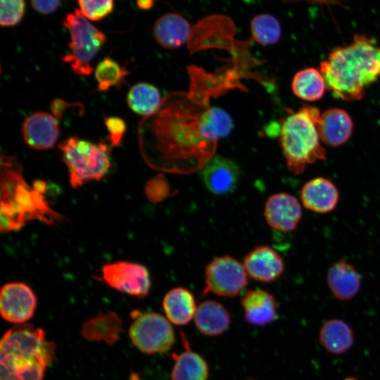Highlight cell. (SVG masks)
<instances>
[{
    "instance_id": "1",
    "label": "cell",
    "mask_w": 380,
    "mask_h": 380,
    "mask_svg": "<svg viewBox=\"0 0 380 380\" xmlns=\"http://www.w3.org/2000/svg\"><path fill=\"white\" fill-rule=\"evenodd\" d=\"M319 70L334 96L359 101L380 78V46L373 38L355 34L351 43L332 50Z\"/></svg>"
},
{
    "instance_id": "2",
    "label": "cell",
    "mask_w": 380,
    "mask_h": 380,
    "mask_svg": "<svg viewBox=\"0 0 380 380\" xmlns=\"http://www.w3.org/2000/svg\"><path fill=\"white\" fill-rule=\"evenodd\" d=\"M44 182L30 186L23 175V167L14 156H1V231L18 230L27 222L39 220L52 224L61 216L49 206L44 194Z\"/></svg>"
},
{
    "instance_id": "3",
    "label": "cell",
    "mask_w": 380,
    "mask_h": 380,
    "mask_svg": "<svg viewBox=\"0 0 380 380\" xmlns=\"http://www.w3.org/2000/svg\"><path fill=\"white\" fill-rule=\"evenodd\" d=\"M56 357V345L32 324H18L0 342V380H43Z\"/></svg>"
},
{
    "instance_id": "4",
    "label": "cell",
    "mask_w": 380,
    "mask_h": 380,
    "mask_svg": "<svg viewBox=\"0 0 380 380\" xmlns=\"http://www.w3.org/2000/svg\"><path fill=\"white\" fill-rule=\"evenodd\" d=\"M320 116L317 108L305 105L281 122L279 144L287 168L293 174L300 175L308 165L326 159L318 132Z\"/></svg>"
},
{
    "instance_id": "5",
    "label": "cell",
    "mask_w": 380,
    "mask_h": 380,
    "mask_svg": "<svg viewBox=\"0 0 380 380\" xmlns=\"http://www.w3.org/2000/svg\"><path fill=\"white\" fill-rule=\"evenodd\" d=\"M58 149L74 189L100 180L111 165L109 148L103 143L95 144L73 136L60 143Z\"/></svg>"
},
{
    "instance_id": "6",
    "label": "cell",
    "mask_w": 380,
    "mask_h": 380,
    "mask_svg": "<svg viewBox=\"0 0 380 380\" xmlns=\"http://www.w3.org/2000/svg\"><path fill=\"white\" fill-rule=\"evenodd\" d=\"M63 23L69 31L70 41V53L64 56L62 61L69 64L75 74L90 75L94 71L91 61L106 42V35L79 10L68 14Z\"/></svg>"
},
{
    "instance_id": "7",
    "label": "cell",
    "mask_w": 380,
    "mask_h": 380,
    "mask_svg": "<svg viewBox=\"0 0 380 380\" xmlns=\"http://www.w3.org/2000/svg\"><path fill=\"white\" fill-rule=\"evenodd\" d=\"M129 335L135 347L146 354L164 353L174 346L176 338L172 323L154 312H132Z\"/></svg>"
},
{
    "instance_id": "8",
    "label": "cell",
    "mask_w": 380,
    "mask_h": 380,
    "mask_svg": "<svg viewBox=\"0 0 380 380\" xmlns=\"http://www.w3.org/2000/svg\"><path fill=\"white\" fill-rule=\"evenodd\" d=\"M203 293L228 298L241 293L247 286V272L243 264L229 255L217 257L205 270Z\"/></svg>"
},
{
    "instance_id": "9",
    "label": "cell",
    "mask_w": 380,
    "mask_h": 380,
    "mask_svg": "<svg viewBox=\"0 0 380 380\" xmlns=\"http://www.w3.org/2000/svg\"><path fill=\"white\" fill-rule=\"evenodd\" d=\"M101 279L112 289L139 298L148 296L151 287L148 269L129 261L104 264Z\"/></svg>"
},
{
    "instance_id": "10",
    "label": "cell",
    "mask_w": 380,
    "mask_h": 380,
    "mask_svg": "<svg viewBox=\"0 0 380 380\" xmlns=\"http://www.w3.org/2000/svg\"><path fill=\"white\" fill-rule=\"evenodd\" d=\"M37 308V298L32 289L22 282L4 284L0 293V312L8 322L23 324L31 319Z\"/></svg>"
},
{
    "instance_id": "11",
    "label": "cell",
    "mask_w": 380,
    "mask_h": 380,
    "mask_svg": "<svg viewBox=\"0 0 380 380\" xmlns=\"http://www.w3.org/2000/svg\"><path fill=\"white\" fill-rule=\"evenodd\" d=\"M203 185L215 194L233 192L239 184L241 171L232 160L215 156L208 160L200 172Z\"/></svg>"
},
{
    "instance_id": "12",
    "label": "cell",
    "mask_w": 380,
    "mask_h": 380,
    "mask_svg": "<svg viewBox=\"0 0 380 380\" xmlns=\"http://www.w3.org/2000/svg\"><path fill=\"white\" fill-rule=\"evenodd\" d=\"M303 215L298 200L286 193H277L270 196L265 205V217L273 229L281 232L295 230Z\"/></svg>"
},
{
    "instance_id": "13",
    "label": "cell",
    "mask_w": 380,
    "mask_h": 380,
    "mask_svg": "<svg viewBox=\"0 0 380 380\" xmlns=\"http://www.w3.org/2000/svg\"><path fill=\"white\" fill-rule=\"evenodd\" d=\"M22 134L25 142L32 148L47 150L55 145L59 137V125L52 115L37 111L25 118Z\"/></svg>"
},
{
    "instance_id": "14",
    "label": "cell",
    "mask_w": 380,
    "mask_h": 380,
    "mask_svg": "<svg viewBox=\"0 0 380 380\" xmlns=\"http://www.w3.org/2000/svg\"><path fill=\"white\" fill-rule=\"evenodd\" d=\"M243 266L247 274L261 282H272L279 278L284 272L283 258L268 246H258L244 258Z\"/></svg>"
},
{
    "instance_id": "15",
    "label": "cell",
    "mask_w": 380,
    "mask_h": 380,
    "mask_svg": "<svg viewBox=\"0 0 380 380\" xmlns=\"http://www.w3.org/2000/svg\"><path fill=\"white\" fill-rule=\"evenodd\" d=\"M303 206L314 213L325 214L332 212L339 201V192L335 184L322 177L307 182L300 191Z\"/></svg>"
},
{
    "instance_id": "16",
    "label": "cell",
    "mask_w": 380,
    "mask_h": 380,
    "mask_svg": "<svg viewBox=\"0 0 380 380\" xmlns=\"http://www.w3.org/2000/svg\"><path fill=\"white\" fill-rule=\"evenodd\" d=\"M353 121L343 109L332 108L321 113L318 132L324 144L337 147L346 143L353 132Z\"/></svg>"
},
{
    "instance_id": "17",
    "label": "cell",
    "mask_w": 380,
    "mask_h": 380,
    "mask_svg": "<svg viewBox=\"0 0 380 380\" xmlns=\"http://www.w3.org/2000/svg\"><path fill=\"white\" fill-rule=\"evenodd\" d=\"M192 26L182 15L167 13L160 16L153 27V35L157 43L168 49L179 48L189 42Z\"/></svg>"
},
{
    "instance_id": "18",
    "label": "cell",
    "mask_w": 380,
    "mask_h": 380,
    "mask_svg": "<svg viewBox=\"0 0 380 380\" xmlns=\"http://www.w3.org/2000/svg\"><path fill=\"white\" fill-rule=\"evenodd\" d=\"M327 281L334 297L341 301H346L357 294L361 288L362 278L352 263L341 259L329 268Z\"/></svg>"
},
{
    "instance_id": "19",
    "label": "cell",
    "mask_w": 380,
    "mask_h": 380,
    "mask_svg": "<svg viewBox=\"0 0 380 380\" xmlns=\"http://www.w3.org/2000/svg\"><path fill=\"white\" fill-rule=\"evenodd\" d=\"M241 306L246 322L252 325L264 326L277 317V304L272 294L262 289H249L245 292Z\"/></svg>"
},
{
    "instance_id": "20",
    "label": "cell",
    "mask_w": 380,
    "mask_h": 380,
    "mask_svg": "<svg viewBox=\"0 0 380 380\" xmlns=\"http://www.w3.org/2000/svg\"><path fill=\"white\" fill-rule=\"evenodd\" d=\"M194 320L196 327L201 334L215 336L223 334L229 329L231 317L223 305L208 300L197 306Z\"/></svg>"
},
{
    "instance_id": "21",
    "label": "cell",
    "mask_w": 380,
    "mask_h": 380,
    "mask_svg": "<svg viewBox=\"0 0 380 380\" xmlns=\"http://www.w3.org/2000/svg\"><path fill=\"white\" fill-rule=\"evenodd\" d=\"M123 331L122 320L114 312H100L84 323L81 334L89 341H103L113 345Z\"/></svg>"
},
{
    "instance_id": "22",
    "label": "cell",
    "mask_w": 380,
    "mask_h": 380,
    "mask_svg": "<svg viewBox=\"0 0 380 380\" xmlns=\"http://www.w3.org/2000/svg\"><path fill=\"white\" fill-rule=\"evenodd\" d=\"M182 337L185 349L172 355L174 364L170 374L171 380H208L209 368L207 362L198 353L191 350L184 334H182Z\"/></svg>"
},
{
    "instance_id": "23",
    "label": "cell",
    "mask_w": 380,
    "mask_h": 380,
    "mask_svg": "<svg viewBox=\"0 0 380 380\" xmlns=\"http://www.w3.org/2000/svg\"><path fill=\"white\" fill-rule=\"evenodd\" d=\"M163 308L167 319L179 326L190 322L197 309L194 295L183 287L169 291L163 298Z\"/></svg>"
},
{
    "instance_id": "24",
    "label": "cell",
    "mask_w": 380,
    "mask_h": 380,
    "mask_svg": "<svg viewBox=\"0 0 380 380\" xmlns=\"http://www.w3.org/2000/svg\"><path fill=\"white\" fill-rule=\"evenodd\" d=\"M319 341L326 350L340 355L350 349L355 336L352 328L346 322L339 319H330L321 327Z\"/></svg>"
},
{
    "instance_id": "25",
    "label": "cell",
    "mask_w": 380,
    "mask_h": 380,
    "mask_svg": "<svg viewBox=\"0 0 380 380\" xmlns=\"http://www.w3.org/2000/svg\"><path fill=\"white\" fill-rule=\"evenodd\" d=\"M234 127L230 115L218 107H210L199 118L198 132L204 142L215 143L228 136Z\"/></svg>"
},
{
    "instance_id": "26",
    "label": "cell",
    "mask_w": 380,
    "mask_h": 380,
    "mask_svg": "<svg viewBox=\"0 0 380 380\" xmlns=\"http://www.w3.org/2000/svg\"><path fill=\"white\" fill-rule=\"evenodd\" d=\"M327 84L319 70L307 68L298 71L291 82V89L298 98L307 101H316L322 98Z\"/></svg>"
},
{
    "instance_id": "27",
    "label": "cell",
    "mask_w": 380,
    "mask_h": 380,
    "mask_svg": "<svg viewBox=\"0 0 380 380\" xmlns=\"http://www.w3.org/2000/svg\"><path fill=\"white\" fill-rule=\"evenodd\" d=\"M127 102L133 112L148 117L155 113L161 106L160 93L153 84L139 82L129 89Z\"/></svg>"
},
{
    "instance_id": "28",
    "label": "cell",
    "mask_w": 380,
    "mask_h": 380,
    "mask_svg": "<svg viewBox=\"0 0 380 380\" xmlns=\"http://www.w3.org/2000/svg\"><path fill=\"white\" fill-rule=\"evenodd\" d=\"M250 27L253 41L262 46L276 44L281 36L280 23L270 14L255 15L251 21Z\"/></svg>"
},
{
    "instance_id": "29",
    "label": "cell",
    "mask_w": 380,
    "mask_h": 380,
    "mask_svg": "<svg viewBox=\"0 0 380 380\" xmlns=\"http://www.w3.org/2000/svg\"><path fill=\"white\" fill-rule=\"evenodd\" d=\"M127 74V70L122 68L115 61L109 57L104 58L97 64L95 69L98 90L108 91L113 86L118 84Z\"/></svg>"
},
{
    "instance_id": "30",
    "label": "cell",
    "mask_w": 380,
    "mask_h": 380,
    "mask_svg": "<svg viewBox=\"0 0 380 380\" xmlns=\"http://www.w3.org/2000/svg\"><path fill=\"white\" fill-rule=\"evenodd\" d=\"M80 11L91 20H99L110 14L113 9V0H77Z\"/></svg>"
},
{
    "instance_id": "31",
    "label": "cell",
    "mask_w": 380,
    "mask_h": 380,
    "mask_svg": "<svg viewBox=\"0 0 380 380\" xmlns=\"http://www.w3.org/2000/svg\"><path fill=\"white\" fill-rule=\"evenodd\" d=\"M0 24L11 27L18 24L25 10V0H0Z\"/></svg>"
},
{
    "instance_id": "32",
    "label": "cell",
    "mask_w": 380,
    "mask_h": 380,
    "mask_svg": "<svg viewBox=\"0 0 380 380\" xmlns=\"http://www.w3.org/2000/svg\"><path fill=\"white\" fill-rule=\"evenodd\" d=\"M145 194L152 202L162 201L170 194V184L163 175H157L146 182Z\"/></svg>"
},
{
    "instance_id": "33",
    "label": "cell",
    "mask_w": 380,
    "mask_h": 380,
    "mask_svg": "<svg viewBox=\"0 0 380 380\" xmlns=\"http://www.w3.org/2000/svg\"><path fill=\"white\" fill-rule=\"evenodd\" d=\"M104 122L109 132L108 138L111 145L120 146L127 129L125 120L119 117L110 116L105 118Z\"/></svg>"
},
{
    "instance_id": "34",
    "label": "cell",
    "mask_w": 380,
    "mask_h": 380,
    "mask_svg": "<svg viewBox=\"0 0 380 380\" xmlns=\"http://www.w3.org/2000/svg\"><path fill=\"white\" fill-rule=\"evenodd\" d=\"M34 10L42 14L53 12L59 6L61 0H30Z\"/></svg>"
},
{
    "instance_id": "35",
    "label": "cell",
    "mask_w": 380,
    "mask_h": 380,
    "mask_svg": "<svg viewBox=\"0 0 380 380\" xmlns=\"http://www.w3.org/2000/svg\"><path fill=\"white\" fill-rule=\"evenodd\" d=\"M137 4L140 9L148 10L154 5V0H137Z\"/></svg>"
},
{
    "instance_id": "36",
    "label": "cell",
    "mask_w": 380,
    "mask_h": 380,
    "mask_svg": "<svg viewBox=\"0 0 380 380\" xmlns=\"http://www.w3.org/2000/svg\"><path fill=\"white\" fill-rule=\"evenodd\" d=\"M345 380H358V379H356L355 377L350 376V377L346 378Z\"/></svg>"
},
{
    "instance_id": "37",
    "label": "cell",
    "mask_w": 380,
    "mask_h": 380,
    "mask_svg": "<svg viewBox=\"0 0 380 380\" xmlns=\"http://www.w3.org/2000/svg\"><path fill=\"white\" fill-rule=\"evenodd\" d=\"M249 380H252V379H249Z\"/></svg>"
}]
</instances>
